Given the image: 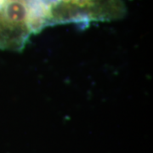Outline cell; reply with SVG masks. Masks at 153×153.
Here are the masks:
<instances>
[{
  "mask_svg": "<svg viewBox=\"0 0 153 153\" xmlns=\"http://www.w3.org/2000/svg\"><path fill=\"white\" fill-rule=\"evenodd\" d=\"M38 24L44 28L67 23L88 25L125 16L123 0H42L36 3Z\"/></svg>",
  "mask_w": 153,
  "mask_h": 153,
  "instance_id": "obj_1",
  "label": "cell"
},
{
  "mask_svg": "<svg viewBox=\"0 0 153 153\" xmlns=\"http://www.w3.org/2000/svg\"><path fill=\"white\" fill-rule=\"evenodd\" d=\"M35 2H40V1H42V0H34Z\"/></svg>",
  "mask_w": 153,
  "mask_h": 153,
  "instance_id": "obj_2",
  "label": "cell"
}]
</instances>
